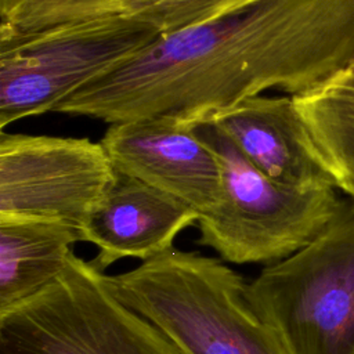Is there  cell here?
I'll return each instance as SVG.
<instances>
[{
  "label": "cell",
  "mask_w": 354,
  "mask_h": 354,
  "mask_svg": "<svg viewBox=\"0 0 354 354\" xmlns=\"http://www.w3.org/2000/svg\"><path fill=\"white\" fill-rule=\"evenodd\" d=\"M351 65L354 0H253L159 36L54 112L109 124L149 116L196 123L270 88L301 94Z\"/></svg>",
  "instance_id": "1"
},
{
  "label": "cell",
  "mask_w": 354,
  "mask_h": 354,
  "mask_svg": "<svg viewBox=\"0 0 354 354\" xmlns=\"http://www.w3.org/2000/svg\"><path fill=\"white\" fill-rule=\"evenodd\" d=\"M118 297L183 354H286L221 259L170 249L111 275Z\"/></svg>",
  "instance_id": "2"
},
{
  "label": "cell",
  "mask_w": 354,
  "mask_h": 354,
  "mask_svg": "<svg viewBox=\"0 0 354 354\" xmlns=\"http://www.w3.org/2000/svg\"><path fill=\"white\" fill-rule=\"evenodd\" d=\"M221 166L217 206L198 218V243L223 261L272 264L313 242L343 212L336 188L297 189L278 184L254 167L228 136L209 120L194 123Z\"/></svg>",
  "instance_id": "3"
},
{
  "label": "cell",
  "mask_w": 354,
  "mask_h": 354,
  "mask_svg": "<svg viewBox=\"0 0 354 354\" xmlns=\"http://www.w3.org/2000/svg\"><path fill=\"white\" fill-rule=\"evenodd\" d=\"M246 295L286 354H354V203Z\"/></svg>",
  "instance_id": "4"
},
{
  "label": "cell",
  "mask_w": 354,
  "mask_h": 354,
  "mask_svg": "<svg viewBox=\"0 0 354 354\" xmlns=\"http://www.w3.org/2000/svg\"><path fill=\"white\" fill-rule=\"evenodd\" d=\"M0 354H183L127 307L111 275L71 254L47 288L0 313Z\"/></svg>",
  "instance_id": "5"
},
{
  "label": "cell",
  "mask_w": 354,
  "mask_h": 354,
  "mask_svg": "<svg viewBox=\"0 0 354 354\" xmlns=\"http://www.w3.org/2000/svg\"><path fill=\"white\" fill-rule=\"evenodd\" d=\"M159 36L120 12L0 36V127L41 115Z\"/></svg>",
  "instance_id": "6"
},
{
  "label": "cell",
  "mask_w": 354,
  "mask_h": 354,
  "mask_svg": "<svg viewBox=\"0 0 354 354\" xmlns=\"http://www.w3.org/2000/svg\"><path fill=\"white\" fill-rule=\"evenodd\" d=\"M101 141L0 133V220L58 221L79 231L116 178Z\"/></svg>",
  "instance_id": "7"
},
{
  "label": "cell",
  "mask_w": 354,
  "mask_h": 354,
  "mask_svg": "<svg viewBox=\"0 0 354 354\" xmlns=\"http://www.w3.org/2000/svg\"><path fill=\"white\" fill-rule=\"evenodd\" d=\"M101 144L116 171L174 196L199 217L217 206L220 160L194 123L173 116L111 123Z\"/></svg>",
  "instance_id": "8"
},
{
  "label": "cell",
  "mask_w": 354,
  "mask_h": 354,
  "mask_svg": "<svg viewBox=\"0 0 354 354\" xmlns=\"http://www.w3.org/2000/svg\"><path fill=\"white\" fill-rule=\"evenodd\" d=\"M199 214L174 196L119 173L80 230V241L98 250L88 260L105 271L122 259L151 260L174 248V239Z\"/></svg>",
  "instance_id": "9"
},
{
  "label": "cell",
  "mask_w": 354,
  "mask_h": 354,
  "mask_svg": "<svg viewBox=\"0 0 354 354\" xmlns=\"http://www.w3.org/2000/svg\"><path fill=\"white\" fill-rule=\"evenodd\" d=\"M207 120L272 181L297 189L336 188L290 95L249 97Z\"/></svg>",
  "instance_id": "10"
},
{
  "label": "cell",
  "mask_w": 354,
  "mask_h": 354,
  "mask_svg": "<svg viewBox=\"0 0 354 354\" xmlns=\"http://www.w3.org/2000/svg\"><path fill=\"white\" fill-rule=\"evenodd\" d=\"M76 242L79 231L64 223L0 220V313L59 278Z\"/></svg>",
  "instance_id": "11"
},
{
  "label": "cell",
  "mask_w": 354,
  "mask_h": 354,
  "mask_svg": "<svg viewBox=\"0 0 354 354\" xmlns=\"http://www.w3.org/2000/svg\"><path fill=\"white\" fill-rule=\"evenodd\" d=\"M292 98L336 188L354 203V65Z\"/></svg>",
  "instance_id": "12"
},
{
  "label": "cell",
  "mask_w": 354,
  "mask_h": 354,
  "mask_svg": "<svg viewBox=\"0 0 354 354\" xmlns=\"http://www.w3.org/2000/svg\"><path fill=\"white\" fill-rule=\"evenodd\" d=\"M122 0H0V36L28 35L48 28L116 14Z\"/></svg>",
  "instance_id": "13"
},
{
  "label": "cell",
  "mask_w": 354,
  "mask_h": 354,
  "mask_svg": "<svg viewBox=\"0 0 354 354\" xmlns=\"http://www.w3.org/2000/svg\"><path fill=\"white\" fill-rule=\"evenodd\" d=\"M253 0H122L118 12L149 25L160 35L176 33L224 17Z\"/></svg>",
  "instance_id": "14"
}]
</instances>
